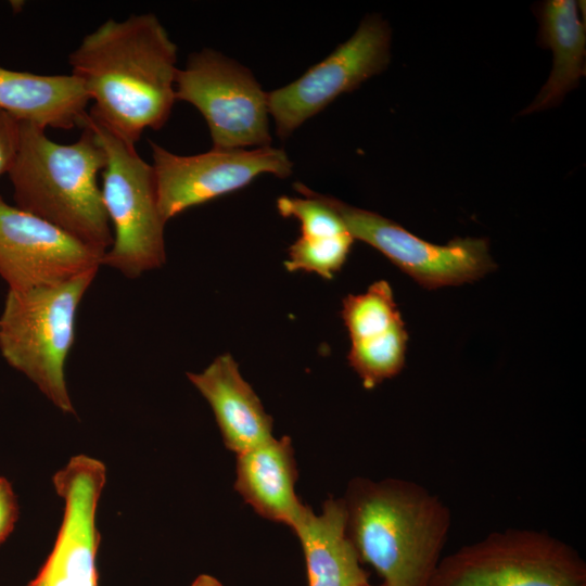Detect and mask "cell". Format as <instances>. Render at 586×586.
<instances>
[{
  "label": "cell",
  "mask_w": 586,
  "mask_h": 586,
  "mask_svg": "<svg viewBox=\"0 0 586 586\" xmlns=\"http://www.w3.org/2000/svg\"><path fill=\"white\" fill-rule=\"evenodd\" d=\"M71 74L90 101L88 113L135 144L161 129L176 102L177 46L153 13L109 18L68 55Z\"/></svg>",
  "instance_id": "obj_1"
},
{
  "label": "cell",
  "mask_w": 586,
  "mask_h": 586,
  "mask_svg": "<svg viewBox=\"0 0 586 586\" xmlns=\"http://www.w3.org/2000/svg\"><path fill=\"white\" fill-rule=\"evenodd\" d=\"M354 241L349 232L329 238L300 235L289 247V258L284 266L288 271L315 272L331 279L345 264Z\"/></svg>",
  "instance_id": "obj_19"
},
{
  "label": "cell",
  "mask_w": 586,
  "mask_h": 586,
  "mask_svg": "<svg viewBox=\"0 0 586 586\" xmlns=\"http://www.w3.org/2000/svg\"><path fill=\"white\" fill-rule=\"evenodd\" d=\"M98 270L54 285L9 290L0 316L2 357L65 413H75L65 365L75 343L77 311Z\"/></svg>",
  "instance_id": "obj_4"
},
{
  "label": "cell",
  "mask_w": 586,
  "mask_h": 586,
  "mask_svg": "<svg viewBox=\"0 0 586 586\" xmlns=\"http://www.w3.org/2000/svg\"><path fill=\"white\" fill-rule=\"evenodd\" d=\"M10 3H11V7H12V9H13L14 12L21 11V10H22V7H23V4H24L23 1H11Z\"/></svg>",
  "instance_id": "obj_23"
},
{
  "label": "cell",
  "mask_w": 586,
  "mask_h": 586,
  "mask_svg": "<svg viewBox=\"0 0 586 586\" xmlns=\"http://www.w3.org/2000/svg\"><path fill=\"white\" fill-rule=\"evenodd\" d=\"M341 316L351 339L347 360L365 388L372 390L402 371L408 333L387 281L348 294Z\"/></svg>",
  "instance_id": "obj_13"
},
{
  "label": "cell",
  "mask_w": 586,
  "mask_h": 586,
  "mask_svg": "<svg viewBox=\"0 0 586 586\" xmlns=\"http://www.w3.org/2000/svg\"><path fill=\"white\" fill-rule=\"evenodd\" d=\"M175 95L202 114L212 149L270 145L267 92L249 68L220 52L204 48L192 53L178 68Z\"/></svg>",
  "instance_id": "obj_7"
},
{
  "label": "cell",
  "mask_w": 586,
  "mask_h": 586,
  "mask_svg": "<svg viewBox=\"0 0 586 586\" xmlns=\"http://www.w3.org/2000/svg\"><path fill=\"white\" fill-rule=\"evenodd\" d=\"M72 74L40 75L0 66V110L41 128L84 127L89 103Z\"/></svg>",
  "instance_id": "obj_16"
},
{
  "label": "cell",
  "mask_w": 586,
  "mask_h": 586,
  "mask_svg": "<svg viewBox=\"0 0 586 586\" xmlns=\"http://www.w3.org/2000/svg\"><path fill=\"white\" fill-rule=\"evenodd\" d=\"M187 377L209 404L227 449L239 455L273 437L272 418L230 354Z\"/></svg>",
  "instance_id": "obj_14"
},
{
  "label": "cell",
  "mask_w": 586,
  "mask_h": 586,
  "mask_svg": "<svg viewBox=\"0 0 586 586\" xmlns=\"http://www.w3.org/2000/svg\"><path fill=\"white\" fill-rule=\"evenodd\" d=\"M157 202L165 222L188 208L244 188L262 174L286 178L293 163L282 149L217 150L178 155L150 141Z\"/></svg>",
  "instance_id": "obj_9"
},
{
  "label": "cell",
  "mask_w": 586,
  "mask_h": 586,
  "mask_svg": "<svg viewBox=\"0 0 586 586\" xmlns=\"http://www.w3.org/2000/svg\"><path fill=\"white\" fill-rule=\"evenodd\" d=\"M306 563L308 586H354L368 582L346 532L342 498H329L319 514L304 506L292 526Z\"/></svg>",
  "instance_id": "obj_17"
},
{
  "label": "cell",
  "mask_w": 586,
  "mask_h": 586,
  "mask_svg": "<svg viewBox=\"0 0 586 586\" xmlns=\"http://www.w3.org/2000/svg\"><path fill=\"white\" fill-rule=\"evenodd\" d=\"M18 512L17 498L11 483L0 476V545L13 532Z\"/></svg>",
  "instance_id": "obj_21"
},
{
  "label": "cell",
  "mask_w": 586,
  "mask_h": 586,
  "mask_svg": "<svg viewBox=\"0 0 586 586\" xmlns=\"http://www.w3.org/2000/svg\"><path fill=\"white\" fill-rule=\"evenodd\" d=\"M391 29L368 15L355 34L296 80L267 92L268 111L281 139L291 136L337 97L358 88L390 63Z\"/></svg>",
  "instance_id": "obj_8"
},
{
  "label": "cell",
  "mask_w": 586,
  "mask_h": 586,
  "mask_svg": "<svg viewBox=\"0 0 586 586\" xmlns=\"http://www.w3.org/2000/svg\"><path fill=\"white\" fill-rule=\"evenodd\" d=\"M105 482L104 463L86 455L73 457L54 474L53 486L64 502L62 524L44 564L24 586H99L95 517Z\"/></svg>",
  "instance_id": "obj_11"
},
{
  "label": "cell",
  "mask_w": 586,
  "mask_h": 586,
  "mask_svg": "<svg viewBox=\"0 0 586 586\" xmlns=\"http://www.w3.org/2000/svg\"><path fill=\"white\" fill-rule=\"evenodd\" d=\"M105 164V152L86 123L75 142L62 144L44 128L21 122L17 153L8 173L15 206L105 254L113 243L98 183Z\"/></svg>",
  "instance_id": "obj_3"
},
{
  "label": "cell",
  "mask_w": 586,
  "mask_h": 586,
  "mask_svg": "<svg viewBox=\"0 0 586 586\" xmlns=\"http://www.w3.org/2000/svg\"><path fill=\"white\" fill-rule=\"evenodd\" d=\"M101 143L106 164L102 171V199L113 228V243L102 258L127 278L165 264L163 219L157 202L153 166L131 144L89 113L85 122Z\"/></svg>",
  "instance_id": "obj_5"
},
{
  "label": "cell",
  "mask_w": 586,
  "mask_h": 586,
  "mask_svg": "<svg viewBox=\"0 0 586 586\" xmlns=\"http://www.w3.org/2000/svg\"><path fill=\"white\" fill-rule=\"evenodd\" d=\"M326 198L354 240L381 252L426 289L472 282L495 268L485 239L456 238L446 245L433 244L377 213Z\"/></svg>",
  "instance_id": "obj_10"
},
{
  "label": "cell",
  "mask_w": 586,
  "mask_h": 586,
  "mask_svg": "<svg viewBox=\"0 0 586 586\" xmlns=\"http://www.w3.org/2000/svg\"><path fill=\"white\" fill-rule=\"evenodd\" d=\"M21 122L0 110V176L8 174L20 144Z\"/></svg>",
  "instance_id": "obj_20"
},
{
  "label": "cell",
  "mask_w": 586,
  "mask_h": 586,
  "mask_svg": "<svg viewBox=\"0 0 586 586\" xmlns=\"http://www.w3.org/2000/svg\"><path fill=\"white\" fill-rule=\"evenodd\" d=\"M539 41L553 52L547 82L533 103L521 114L557 105L585 75L586 30L578 17L577 2L549 0L539 8Z\"/></svg>",
  "instance_id": "obj_18"
},
{
  "label": "cell",
  "mask_w": 586,
  "mask_h": 586,
  "mask_svg": "<svg viewBox=\"0 0 586 586\" xmlns=\"http://www.w3.org/2000/svg\"><path fill=\"white\" fill-rule=\"evenodd\" d=\"M191 586H224L216 577L208 574L199 575Z\"/></svg>",
  "instance_id": "obj_22"
},
{
  "label": "cell",
  "mask_w": 586,
  "mask_h": 586,
  "mask_svg": "<svg viewBox=\"0 0 586 586\" xmlns=\"http://www.w3.org/2000/svg\"><path fill=\"white\" fill-rule=\"evenodd\" d=\"M431 586H586V562L549 532L508 527L443 556Z\"/></svg>",
  "instance_id": "obj_6"
},
{
  "label": "cell",
  "mask_w": 586,
  "mask_h": 586,
  "mask_svg": "<svg viewBox=\"0 0 586 586\" xmlns=\"http://www.w3.org/2000/svg\"><path fill=\"white\" fill-rule=\"evenodd\" d=\"M104 254L0 195V277L10 291L65 282L102 266Z\"/></svg>",
  "instance_id": "obj_12"
},
{
  "label": "cell",
  "mask_w": 586,
  "mask_h": 586,
  "mask_svg": "<svg viewBox=\"0 0 586 586\" xmlns=\"http://www.w3.org/2000/svg\"><path fill=\"white\" fill-rule=\"evenodd\" d=\"M341 498L348 538L380 586H431L453 523L440 496L407 479L355 476Z\"/></svg>",
  "instance_id": "obj_2"
},
{
  "label": "cell",
  "mask_w": 586,
  "mask_h": 586,
  "mask_svg": "<svg viewBox=\"0 0 586 586\" xmlns=\"http://www.w3.org/2000/svg\"><path fill=\"white\" fill-rule=\"evenodd\" d=\"M354 586H374V585H371V584L369 583V581H368V582H365V583L356 584V585H354ZM379 586H380V585H379Z\"/></svg>",
  "instance_id": "obj_24"
},
{
  "label": "cell",
  "mask_w": 586,
  "mask_h": 586,
  "mask_svg": "<svg viewBox=\"0 0 586 586\" xmlns=\"http://www.w3.org/2000/svg\"><path fill=\"white\" fill-rule=\"evenodd\" d=\"M234 491L262 518L291 527L305 505L295 493L298 476L289 436L237 455Z\"/></svg>",
  "instance_id": "obj_15"
}]
</instances>
